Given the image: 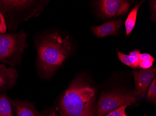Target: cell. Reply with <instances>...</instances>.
<instances>
[{"mask_svg": "<svg viewBox=\"0 0 156 116\" xmlns=\"http://www.w3.org/2000/svg\"><path fill=\"white\" fill-rule=\"evenodd\" d=\"M41 116H58L57 114H56L54 111L52 112H49L48 114H45L44 112H42V115Z\"/></svg>", "mask_w": 156, "mask_h": 116, "instance_id": "cell-17", "label": "cell"}, {"mask_svg": "<svg viewBox=\"0 0 156 116\" xmlns=\"http://www.w3.org/2000/svg\"><path fill=\"white\" fill-rule=\"evenodd\" d=\"M147 100L151 101V102L156 104V79L154 78L151 84L147 97Z\"/></svg>", "mask_w": 156, "mask_h": 116, "instance_id": "cell-15", "label": "cell"}, {"mask_svg": "<svg viewBox=\"0 0 156 116\" xmlns=\"http://www.w3.org/2000/svg\"><path fill=\"white\" fill-rule=\"evenodd\" d=\"M128 106V105H124L120 106L104 116H128L125 112V109Z\"/></svg>", "mask_w": 156, "mask_h": 116, "instance_id": "cell-16", "label": "cell"}, {"mask_svg": "<svg viewBox=\"0 0 156 116\" xmlns=\"http://www.w3.org/2000/svg\"><path fill=\"white\" fill-rule=\"evenodd\" d=\"M144 1L140 2L136 4L131 12L129 14L128 16L126 19L125 22V29H126V35H129L133 30V28L135 26L136 22V17H137V12L139 8L143 3Z\"/></svg>", "mask_w": 156, "mask_h": 116, "instance_id": "cell-12", "label": "cell"}, {"mask_svg": "<svg viewBox=\"0 0 156 116\" xmlns=\"http://www.w3.org/2000/svg\"><path fill=\"white\" fill-rule=\"evenodd\" d=\"M0 116H14L10 98L6 92L0 93Z\"/></svg>", "mask_w": 156, "mask_h": 116, "instance_id": "cell-13", "label": "cell"}, {"mask_svg": "<svg viewBox=\"0 0 156 116\" xmlns=\"http://www.w3.org/2000/svg\"><path fill=\"white\" fill-rule=\"evenodd\" d=\"M28 35L23 29L19 33H0V62L10 68L20 66L24 49L28 47Z\"/></svg>", "mask_w": 156, "mask_h": 116, "instance_id": "cell-4", "label": "cell"}, {"mask_svg": "<svg viewBox=\"0 0 156 116\" xmlns=\"http://www.w3.org/2000/svg\"><path fill=\"white\" fill-rule=\"evenodd\" d=\"M10 102L16 116H41L42 112L38 111L35 108L34 103L27 100L11 99Z\"/></svg>", "mask_w": 156, "mask_h": 116, "instance_id": "cell-9", "label": "cell"}, {"mask_svg": "<svg viewBox=\"0 0 156 116\" xmlns=\"http://www.w3.org/2000/svg\"><path fill=\"white\" fill-rule=\"evenodd\" d=\"M155 59L151 55L147 53H140L139 55V66L143 69H148L152 67Z\"/></svg>", "mask_w": 156, "mask_h": 116, "instance_id": "cell-14", "label": "cell"}, {"mask_svg": "<svg viewBox=\"0 0 156 116\" xmlns=\"http://www.w3.org/2000/svg\"><path fill=\"white\" fill-rule=\"evenodd\" d=\"M48 1L0 0V33H15L19 24L43 12Z\"/></svg>", "mask_w": 156, "mask_h": 116, "instance_id": "cell-3", "label": "cell"}, {"mask_svg": "<svg viewBox=\"0 0 156 116\" xmlns=\"http://www.w3.org/2000/svg\"><path fill=\"white\" fill-rule=\"evenodd\" d=\"M121 25L120 20H112L105 22L101 26L91 27V29L96 37L103 38L107 36L115 35Z\"/></svg>", "mask_w": 156, "mask_h": 116, "instance_id": "cell-10", "label": "cell"}, {"mask_svg": "<svg viewBox=\"0 0 156 116\" xmlns=\"http://www.w3.org/2000/svg\"><path fill=\"white\" fill-rule=\"evenodd\" d=\"M96 3L101 15L106 18L123 15L129 8V2L123 0H101Z\"/></svg>", "mask_w": 156, "mask_h": 116, "instance_id": "cell-6", "label": "cell"}, {"mask_svg": "<svg viewBox=\"0 0 156 116\" xmlns=\"http://www.w3.org/2000/svg\"><path fill=\"white\" fill-rule=\"evenodd\" d=\"M135 90L134 95L135 96H145L148 87L156 75L155 68L148 69H136L133 71Z\"/></svg>", "mask_w": 156, "mask_h": 116, "instance_id": "cell-7", "label": "cell"}, {"mask_svg": "<svg viewBox=\"0 0 156 116\" xmlns=\"http://www.w3.org/2000/svg\"><path fill=\"white\" fill-rule=\"evenodd\" d=\"M37 66L41 75L49 78L62 65L72 51L68 36L54 31L39 36L35 41Z\"/></svg>", "mask_w": 156, "mask_h": 116, "instance_id": "cell-1", "label": "cell"}, {"mask_svg": "<svg viewBox=\"0 0 156 116\" xmlns=\"http://www.w3.org/2000/svg\"><path fill=\"white\" fill-rule=\"evenodd\" d=\"M18 73L15 68H7L3 64H0V93L11 89L16 84Z\"/></svg>", "mask_w": 156, "mask_h": 116, "instance_id": "cell-8", "label": "cell"}, {"mask_svg": "<svg viewBox=\"0 0 156 116\" xmlns=\"http://www.w3.org/2000/svg\"><path fill=\"white\" fill-rule=\"evenodd\" d=\"M136 98L129 94L108 93L101 95L98 101L96 116H104L124 105H131Z\"/></svg>", "mask_w": 156, "mask_h": 116, "instance_id": "cell-5", "label": "cell"}, {"mask_svg": "<svg viewBox=\"0 0 156 116\" xmlns=\"http://www.w3.org/2000/svg\"><path fill=\"white\" fill-rule=\"evenodd\" d=\"M95 90L81 77L72 82L59 101L61 116H95Z\"/></svg>", "mask_w": 156, "mask_h": 116, "instance_id": "cell-2", "label": "cell"}, {"mask_svg": "<svg viewBox=\"0 0 156 116\" xmlns=\"http://www.w3.org/2000/svg\"><path fill=\"white\" fill-rule=\"evenodd\" d=\"M140 51L135 49L129 53V55H126L117 51L119 60L124 64L133 69H136L139 67V55Z\"/></svg>", "mask_w": 156, "mask_h": 116, "instance_id": "cell-11", "label": "cell"}]
</instances>
